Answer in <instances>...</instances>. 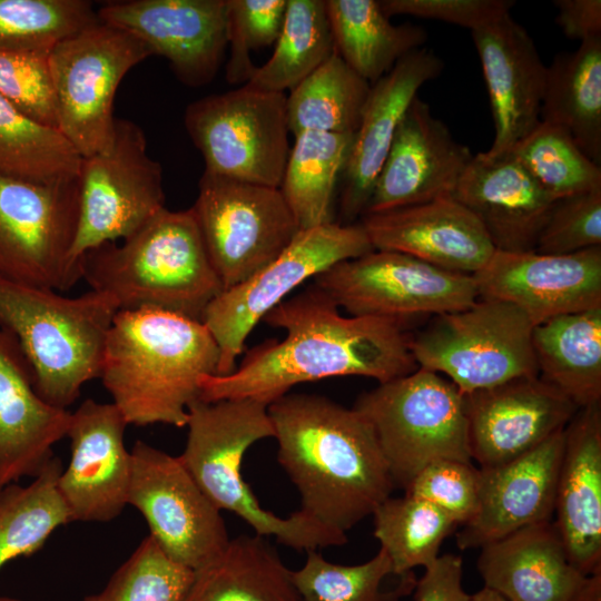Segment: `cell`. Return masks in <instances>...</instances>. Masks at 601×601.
<instances>
[{
    "label": "cell",
    "instance_id": "d590c367",
    "mask_svg": "<svg viewBox=\"0 0 601 601\" xmlns=\"http://www.w3.org/2000/svg\"><path fill=\"white\" fill-rule=\"evenodd\" d=\"M270 58L245 83L285 93L294 89L334 52L325 0H287L280 35Z\"/></svg>",
    "mask_w": 601,
    "mask_h": 601
},
{
    "label": "cell",
    "instance_id": "603a6c76",
    "mask_svg": "<svg viewBox=\"0 0 601 601\" xmlns=\"http://www.w3.org/2000/svg\"><path fill=\"white\" fill-rule=\"evenodd\" d=\"M480 549L484 587L508 601H601V571L585 575L571 563L553 520Z\"/></svg>",
    "mask_w": 601,
    "mask_h": 601
},
{
    "label": "cell",
    "instance_id": "8d00e7d4",
    "mask_svg": "<svg viewBox=\"0 0 601 601\" xmlns=\"http://www.w3.org/2000/svg\"><path fill=\"white\" fill-rule=\"evenodd\" d=\"M82 157L57 129L0 96V176L39 184L79 177Z\"/></svg>",
    "mask_w": 601,
    "mask_h": 601
},
{
    "label": "cell",
    "instance_id": "4dcf8cb0",
    "mask_svg": "<svg viewBox=\"0 0 601 601\" xmlns=\"http://www.w3.org/2000/svg\"><path fill=\"white\" fill-rule=\"evenodd\" d=\"M183 601H302L276 549L266 536L239 535L194 571Z\"/></svg>",
    "mask_w": 601,
    "mask_h": 601
},
{
    "label": "cell",
    "instance_id": "1f68e13d",
    "mask_svg": "<svg viewBox=\"0 0 601 601\" xmlns=\"http://www.w3.org/2000/svg\"><path fill=\"white\" fill-rule=\"evenodd\" d=\"M540 120L563 128L601 166V37L556 55L546 67Z\"/></svg>",
    "mask_w": 601,
    "mask_h": 601
},
{
    "label": "cell",
    "instance_id": "ee69618b",
    "mask_svg": "<svg viewBox=\"0 0 601 601\" xmlns=\"http://www.w3.org/2000/svg\"><path fill=\"white\" fill-rule=\"evenodd\" d=\"M229 60L226 79L246 83L255 66L250 51L275 43L283 29L287 0H226Z\"/></svg>",
    "mask_w": 601,
    "mask_h": 601
},
{
    "label": "cell",
    "instance_id": "60d3db41",
    "mask_svg": "<svg viewBox=\"0 0 601 601\" xmlns=\"http://www.w3.org/2000/svg\"><path fill=\"white\" fill-rule=\"evenodd\" d=\"M509 152L555 200L601 188V166L559 126L540 121Z\"/></svg>",
    "mask_w": 601,
    "mask_h": 601
},
{
    "label": "cell",
    "instance_id": "e575fe53",
    "mask_svg": "<svg viewBox=\"0 0 601 601\" xmlns=\"http://www.w3.org/2000/svg\"><path fill=\"white\" fill-rule=\"evenodd\" d=\"M370 90L335 51L286 96L289 132L355 134Z\"/></svg>",
    "mask_w": 601,
    "mask_h": 601
},
{
    "label": "cell",
    "instance_id": "681fc988",
    "mask_svg": "<svg viewBox=\"0 0 601 601\" xmlns=\"http://www.w3.org/2000/svg\"><path fill=\"white\" fill-rule=\"evenodd\" d=\"M463 561L454 554L439 556L416 580L414 601H471L462 587Z\"/></svg>",
    "mask_w": 601,
    "mask_h": 601
},
{
    "label": "cell",
    "instance_id": "ab89813d",
    "mask_svg": "<svg viewBox=\"0 0 601 601\" xmlns=\"http://www.w3.org/2000/svg\"><path fill=\"white\" fill-rule=\"evenodd\" d=\"M372 515L374 536L400 575L432 564L443 540L457 526L437 506L407 494L390 496Z\"/></svg>",
    "mask_w": 601,
    "mask_h": 601
},
{
    "label": "cell",
    "instance_id": "b9f144b4",
    "mask_svg": "<svg viewBox=\"0 0 601 601\" xmlns=\"http://www.w3.org/2000/svg\"><path fill=\"white\" fill-rule=\"evenodd\" d=\"M85 0H0V50L49 53L98 21Z\"/></svg>",
    "mask_w": 601,
    "mask_h": 601
},
{
    "label": "cell",
    "instance_id": "2e32d148",
    "mask_svg": "<svg viewBox=\"0 0 601 601\" xmlns=\"http://www.w3.org/2000/svg\"><path fill=\"white\" fill-rule=\"evenodd\" d=\"M130 453L128 504L164 553L193 571L219 555L230 540L225 521L179 457L140 440Z\"/></svg>",
    "mask_w": 601,
    "mask_h": 601
},
{
    "label": "cell",
    "instance_id": "9a60e30c",
    "mask_svg": "<svg viewBox=\"0 0 601 601\" xmlns=\"http://www.w3.org/2000/svg\"><path fill=\"white\" fill-rule=\"evenodd\" d=\"M313 279L351 316L402 323L460 311L479 298L473 275L445 270L393 250L373 249L337 263Z\"/></svg>",
    "mask_w": 601,
    "mask_h": 601
},
{
    "label": "cell",
    "instance_id": "ac0fdd59",
    "mask_svg": "<svg viewBox=\"0 0 601 601\" xmlns=\"http://www.w3.org/2000/svg\"><path fill=\"white\" fill-rule=\"evenodd\" d=\"M472 461L510 462L562 431L579 407L538 376H523L462 394Z\"/></svg>",
    "mask_w": 601,
    "mask_h": 601
},
{
    "label": "cell",
    "instance_id": "bcb514c9",
    "mask_svg": "<svg viewBox=\"0 0 601 601\" xmlns=\"http://www.w3.org/2000/svg\"><path fill=\"white\" fill-rule=\"evenodd\" d=\"M597 246H601V188L556 199L534 252L564 255Z\"/></svg>",
    "mask_w": 601,
    "mask_h": 601
},
{
    "label": "cell",
    "instance_id": "f1b7e54d",
    "mask_svg": "<svg viewBox=\"0 0 601 601\" xmlns=\"http://www.w3.org/2000/svg\"><path fill=\"white\" fill-rule=\"evenodd\" d=\"M554 515L571 563L585 575L601 571V403L564 428Z\"/></svg>",
    "mask_w": 601,
    "mask_h": 601
},
{
    "label": "cell",
    "instance_id": "7c38bea8",
    "mask_svg": "<svg viewBox=\"0 0 601 601\" xmlns=\"http://www.w3.org/2000/svg\"><path fill=\"white\" fill-rule=\"evenodd\" d=\"M78 178L50 184L0 176V277L58 293L81 279L71 257Z\"/></svg>",
    "mask_w": 601,
    "mask_h": 601
},
{
    "label": "cell",
    "instance_id": "d6986e66",
    "mask_svg": "<svg viewBox=\"0 0 601 601\" xmlns=\"http://www.w3.org/2000/svg\"><path fill=\"white\" fill-rule=\"evenodd\" d=\"M473 277L479 298L510 303L535 326L601 307V246L564 255L495 249Z\"/></svg>",
    "mask_w": 601,
    "mask_h": 601
},
{
    "label": "cell",
    "instance_id": "e0dca14e",
    "mask_svg": "<svg viewBox=\"0 0 601 601\" xmlns=\"http://www.w3.org/2000/svg\"><path fill=\"white\" fill-rule=\"evenodd\" d=\"M97 16L165 57L188 87L214 80L228 46L226 0L110 1Z\"/></svg>",
    "mask_w": 601,
    "mask_h": 601
},
{
    "label": "cell",
    "instance_id": "d6a6232c",
    "mask_svg": "<svg viewBox=\"0 0 601 601\" xmlns=\"http://www.w3.org/2000/svg\"><path fill=\"white\" fill-rule=\"evenodd\" d=\"M336 53L371 85L427 40L424 28L395 26L376 0H325Z\"/></svg>",
    "mask_w": 601,
    "mask_h": 601
},
{
    "label": "cell",
    "instance_id": "d4e9b609",
    "mask_svg": "<svg viewBox=\"0 0 601 601\" xmlns=\"http://www.w3.org/2000/svg\"><path fill=\"white\" fill-rule=\"evenodd\" d=\"M471 33L495 127L485 152L499 156L511 151L541 121L546 66L529 32L510 13Z\"/></svg>",
    "mask_w": 601,
    "mask_h": 601
},
{
    "label": "cell",
    "instance_id": "8992f818",
    "mask_svg": "<svg viewBox=\"0 0 601 601\" xmlns=\"http://www.w3.org/2000/svg\"><path fill=\"white\" fill-rule=\"evenodd\" d=\"M118 312L105 294L66 297L0 277V328L19 345L38 394L67 410L99 378L107 333Z\"/></svg>",
    "mask_w": 601,
    "mask_h": 601
},
{
    "label": "cell",
    "instance_id": "7bdbcfd3",
    "mask_svg": "<svg viewBox=\"0 0 601 601\" xmlns=\"http://www.w3.org/2000/svg\"><path fill=\"white\" fill-rule=\"evenodd\" d=\"M194 571L167 556L148 534L105 588L81 601H183Z\"/></svg>",
    "mask_w": 601,
    "mask_h": 601
},
{
    "label": "cell",
    "instance_id": "30bf717a",
    "mask_svg": "<svg viewBox=\"0 0 601 601\" xmlns=\"http://www.w3.org/2000/svg\"><path fill=\"white\" fill-rule=\"evenodd\" d=\"M150 56L139 39L100 20L49 52L58 130L82 158L110 147L117 88Z\"/></svg>",
    "mask_w": 601,
    "mask_h": 601
},
{
    "label": "cell",
    "instance_id": "74e56055",
    "mask_svg": "<svg viewBox=\"0 0 601 601\" xmlns=\"http://www.w3.org/2000/svg\"><path fill=\"white\" fill-rule=\"evenodd\" d=\"M61 471L55 456L28 485L14 483L0 492V570L38 552L58 528L71 523L57 487Z\"/></svg>",
    "mask_w": 601,
    "mask_h": 601
},
{
    "label": "cell",
    "instance_id": "277c9868",
    "mask_svg": "<svg viewBox=\"0 0 601 601\" xmlns=\"http://www.w3.org/2000/svg\"><path fill=\"white\" fill-rule=\"evenodd\" d=\"M80 269L81 279L118 312L160 309L201 321L224 290L191 208H162L121 245L85 253Z\"/></svg>",
    "mask_w": 601,
    "mask_h": 601
},
{
    "label": "cell",
    "instance_id": "7402d4cb",
    "mask_svg": "<svg viewBox=\"0 0 601 601\" xmlns=\"http://www.w3.org/2000/svg\"><path fill=\"white\" fill-rule=\"evenodd\" d=\"M564 430L525 454L479 469V501L474 516L456 534L461 550L482 548L525 526L551 521Z\"/></svg>",
    "mask_w": 601,
    "mask_h": 601
},
{
    "label": "cell",
    "instance_id": "f6af8a7d",
    "mask_svg": "<svg viewBox=\"0 0 601 601\" xmlns=\"http://www.w3.org/2000/svg\"><path fill=\"white\" fill-rule=\"evenodd\" d=\"M49 53L0 50V96L31 119L57 128Z\"/></svg>",
    "mask_w": 601,
    "mask_h": 601
},
{
    "label": "cell",
    "instance_id": "f907efd6",
    "mask_svg": "<svg viewBox=\"0 0 601 601\" xmlns=\"http://www.w3.org/2000/svg\"><path fill=\"white\" fill-rule=\"evenodd\" d=\"M562 32L580 42L601 37L600 0H554Z\"/></svg>",
    "mask_w": 601,
    "mask_h": 601
},
{
    "label": "cell",
    "instance_id": "8fae6325",
    "mask_svg": "<svg viewBox=\"0 0 601 601\" xmlns=\"http://www.w3.org/2000/svg\"><path fill=\"white\" fill-rule=\"evenodd\" d=\"M205 171L279 188L290 146L286 95L247 85L190 102L184 112Z\"/></svg>",
    "mask_w": 601,
    "mask_h": 601
},
{
    "label": "cell",
    "instance_id": "836d02e7",
    "mask_svg": "<svg viewBox=\"0 0 601 601\" xmlns=\"http://www.w3.org/2000/svg\"><path fill=\"white\" fill-rule=\"evenodd\" d=\"M354 134L306 131L295 136L279 190L299 229L336 221L335 198Z\"/></svg>",
    "mask_w": 601,
    "mask_h": 601
},
{
    "label": "cell",
    "instance_id": "f35d334b",
    "mask_svg": "<svg viewBox=\"0 0 601 601\" xmlns=\"http://www.w3.org/2000/svg\"><path fill=\"white\" fill-rule=\"evenodd\" d=\"M306 553L304 565L290 570L303 601H400L413 592L417 580L413 571L396 574L383 549L357 565L332 563L318 550Z\"/></svg>",
    "mask_w": 601,
    "mask_h": 601
},
{
    "label": "cell",
    "instance_id": "9c48e42d",
    "mask_svg": "<svg viewBox=\"0 0 601 601\" xmlns=\"http://www.w3.org/2000/svg\"><path fill=\"white\" fill-rule=\"evenodd\" d=\"M373 249L359 224L333 221L300 229L274 260L224 289L201 316L219 349L216 375H227L236 368L252 331L292 290L337 263Z\"/></svg>",
    "mask_w": 601,
    "mask_h": 601
},
{
    "label": "cell",
    "instance_id": "f5cc1de1",
    "mask_svg": "<svg viewBox=\"0 0 601 601\" xmlns=\"http://www.w3.org/2000/svg\"><path fill=\"white\" fill-rule=\"evenodd\" d=\"M0 601H22V600H20L18 598H13V597L1 595Z\"/></svg>",
    "mask_w": 601,
    "mask_h": 601
},
{
    "label": "cell",
    "instance_id": "cb8c5ba5",
    "mask_svg": "<svg viewBox=\"0 0 601 601\" xmlns=\"http://www.w3.org/2000/svg\"><path fill=\"white\" fill-rule=\"evenodd\" d=\"M443 68L434 52L418 48L371 85L339 183L337 223L351 225L363 215L401 120L418 89L439 77Z\"/></svg>",
    "mask_w": 601,
    "mask_h": 601
},
{
    "label": "cell",
    "instance_id": "7a4b0ae2",
    "mask_svg": "<svg viewBox=\"0 0 601 601\" xmlns=\"http://www.w3.org/2000/svg\"><path fill=\"white\" fill-rule=\"evenodd\" d=\"M267 412L299 510L346 534L391 496L396 486L375 432L354 407L287 393Z\"/></svg>",
    "mask_w": 601,
    "mask_h": 601
},
{
    "label": "cell",
    "instance_id": "816d5d0a",
    "mask_svg": "<svg viewBox=\"0 0 601 601\" xmlns=\"http://www.w3.org/2000/svg\"><path fill=\"white\" fill-rule=\"evenodd\" d=\"M471 601H508L504 599L501 594L496 593L495 591L482 588L476 593L472 594Z\"/></svg>",
    "mask_w": 601,
    "mask_h": 601
},
{
    "label": "cell",
    "instance_id": "ba28073f",
    "mask_svg": "<svg viewBox=\"0 0 601 601\" xmlns=\"http://www.w3.org/2000/svg\"><path fill=\"white\" fill-rule=\"evenodd\" d=\"M533 324L516 306L492 298L433 316L411 337L418 367L443 373L462 394L538 376Z\"/></svg>",
    "mask_w": 601,
    "mask_h": 601
},
{
    "label": "cell",
    "instance_id": "83f0119b",
    "mask_svg": "<svg viewBox=\"0 0 601 601\" xmlns=\"http://www.w3.org/2000/svg\"><path fill=\"white\" fill-rule=\"evenodd\" d=\"M70 415L38 394L19 345L0 328V492L46 469Z\"/></svg>",
    "mask_w": 601,
    "mask_h": 601
},
{
    "label": "cell",
    "instance_id": "44dd1931",
    "mask_svg": "<svg viewBox=\"0 0 601 601\" xmlns=\"http://www.w3.org/2000/svg\"><path fill=\"white\" fill-rule=\"evenodd\" d=\"M473 156L416 96L395 131L363 215L452 196Z\"/></svg>",
    "mask_w": 601,
    "mask_h": 601
},
{
    "label": "cell",
    "instance_id": "4fadbf2b",
    "mask_svg": "<svg viewBox=\"0 0 601 601\" xmlns=\"http://www.w3.org/2000/svg\"><path fill=\"white\" fill-rule=\"evenodd\" d=\"M191 209L224 289L274 260L300 230L279 188L205 170Z\"/></svg>",
    "mask_w": 601,
    "mask_h": 601
},
{
    "label": "cell",
    "instance_id": "484cf974",
    "mask_svg": "<svg viewBox=\"0 0 601 601\" xmlns=\"http://www.w3.org/2000/svg\"><path fill=\"white\" fill-rule=\"evenodd\" d=\"M359 218L374 249L407 254L454 273L474 275L495 252L479 220L452 196Z\"/></svg>",
    "mask_w": 601,
    "mask_h": 601
},
{
    "label": "cell",
    "instance_id": "5b68a950",
    "mask_svg": "<svg viewBox=\"0 0 601 601\" xmlns=\"http://www.w3.org/2000/svg\"><path fill=\"white\" fill-rule=\"evenodd\" d=\"M188 435L178 455L206 496L219 510L235 513L262 536L297 551L338 546V532L298 510L280 518L258 503L242 475V461L256 442L274 437L267 405L249 398L195 401L188 408Z\"/></svg>",
    "mask_w": 601,
    "mask_h": 601
},
{
    "label": "cell",
    "instance_id": "4316f807",
    "mask_svg": "<svg viewBox=\"0 0 601 601\" xmlns=\"http://www.w3.org/2000/svg\"><path fill=\"white\" fill-rule=\"evenodd\" d=\"M452 197L482 225L496 250L534 252L555 201L511 154L473 156Z\"/></svg>",
    "mask_w": 601,
    "mask_h": 601
},
{
    "label": "cell",
    "instance_id": "ffe728a7",
    "mask_svg": "<svg viewBox=\"0 0 601 601\" xmlns=\"http://www.w3.org/2000/svg\"><path fill=\"white\" fill-rule=\"evenodd\" d=\"M128 423L114 403L83 401L71 413L66 437L70 461L57 480L71 522H109L128 505L131 453Z\"/></svg>",
    "mask_w": 601,
    "mask_h": 601
},
{
    "label": "cell",
    "instance_id": "f546056e",
    "mask_svg": "<svg viewBox=\"0 0 601 601\" xmlns=\"http://www.w3.org/2000/svg\"><path fill=\"white\" fill-rule=\"evenodd\" d=\"M532 346L542 380L579 408L601 403V307L535 325Z\"/></svg>",
    "mask_w": 601,
    "mask_h": 601
},
{
    "label": "cell",
    "instance_id": "52a82bcc",
    "mask_svg": "<svg viewBox=\"0 0 601 601\" xmlns=\"http://www.w3.org/2000/svg\"><path fill=\"white\" fill-rule=\"evenodd\" d=\"M373 427L395 486L406 489L430 463L472 462L462 393L418 367L363 393L353 406Z\"/></svg>",
    "mask_w": 601,
    "mask_h": 601
},
{
    "label": "cell",
    "instance_id": "7dc6e473",
    "mask_svg": "<svg viewBox=\"0 0 601 601\" xmlns=\"http://www.w3.org/2000/svg\"><path fill=\"white\" fill-rule=\"evenodd\" d=\"M405 494L437 506L457 525H464L477 509L479 469L472 462L434 461L411 481Z\"/></svg>",
    "mask_w": 601,
    "mask_h": 601
},
{
    "label": "cell",
    "instance_id": "c3c4849f",
    "mask_svg": "<svg viewBox=\"0 0 601 601\" xmlns=\"http://www.w3.org/2000/svg\"><path fill=\"white\" fill-rule=\"evenodd\" d=\"M512 0H383V12L392 16H412L440 20L470 29L484 28L510 13Z\"/></svg>",
    "mask_w": 601,
    "mask_h": 601
},
{
    "label": "cell",
    "instance_id": "3957f363",
    "mask_svg": "<svg viewBox=\"0 0 601 601\" xmlns=\"http://www.w3.org/2000/svg\"><path fill=\"white\" fill-rule=\"evenodd\" d=\"M219 349L201 321L160 309L119 311L107 333L99 378L126 422L184 427L216 375Z\"/></svg>",
    "mask_w": 601,
    "mask_h": 601
},
{
    "label": "cell",
    "instance_id": "5bb4252c",
    "mask_svg": "<svg viewBox=\"0 0 601 601\" xmlns=\"http://www.w3.org/2000/svg\"><path fill=\"white\" fill-rule=\"evenodd\" d=\"M79 210L71 257L125 239L165 208L162 170L147 149L142 129L116 118L110 147L81 159Z\"/></svg>",
    "mask_w": 601,
    "mask_h": 601
},
{
    "label": "cell",
    "instance_id": "6da1fadb",
    "mask_svg": "<svg viewBox=\"0 0 601 601\" xmlns=\"http://www.w3.org/2000/svg\"><path fill=\"white\" fill-rule=\"evenodd\" d=\"M314 284L284 299L263 319L282 328L284 339L249 349L227 375H205L200 400L249 398L267 406L300 383L335 376H364L386 383L418 368L404 323L375 316L341 315Z\"/></svg>",
    "mask_w": 601,
    "mask_h": 601
}]
</instances>
